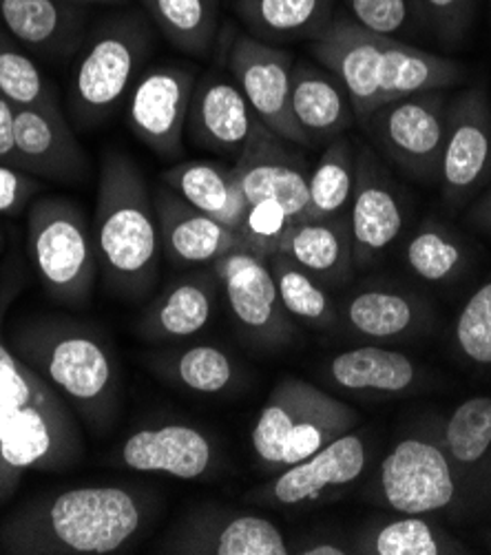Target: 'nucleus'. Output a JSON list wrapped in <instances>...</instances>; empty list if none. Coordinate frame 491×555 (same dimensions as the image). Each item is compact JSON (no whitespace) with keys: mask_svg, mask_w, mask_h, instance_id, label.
Instances as JSON below:
<instances>
[{"mask_svg":"<svg viewBox=\"0 0 491 555\" xmlns=\"http://www.w3.org/2000/svg\"><path fill=\"white\" fill-rule=\"evenodd\" d=\"M439 446L454 467H476L491 452V397L461 403L441 427Z\"/></svg>","mask_w":491,"mask_h":555,"instance_id":"nucleus-35","label":"nucleus"},{"mask_svg":"<svg viewBox=\"0 0 491 555\" xmlns=\"http://www.w3.org/2000/svg\"><path fill=\"white\" fill-rule=\"evenodd\" d=\"M0 27L44 61H67L80 51L87 27L85 5L72 0H0Z\"/></svg>","mask_w":491,"mask_h":555,"instance_id":"nucleus-22","label":"nucleus"},{"mask_svg":"<svg viewBox=\"0 0 491 555\" xmlns=\"http://www.w3.org/2000/svg\"><path fill=\"white\" fill-rule=\"evenodd\" d=\"M0 93L14 106L59 102V93L44 78L31 53L0 27Z\"/></svg>","mask_w":491,"mask_h":555,"instance_id":"nucleus-37","label":"nucleus"},{"mask_svg":"<svg viewBox=\"0 0 491 555\" xmlns=\"http://www.w3.org/2000/svg\"><path fill=\"white\" fill-rule=\"evenodd\" d=\"M367 465V448L361 434L348 431L306 461L275 474L270 482L253 489L248 498L261 507L303 509L333 501L354 485Z\"/></svg>","mask_w":491,"mask_h":555,"instance_id":"nucleus-10","label":"nucleus"},{"mask_svg":"<svg viewBox=\"0 0 491 555\" xmlns=\"http://www.w3.org/2000/svg\"><path fill=\"white\" fill-rule=\"evenodd\" d=\"M176 555H288L284 531L263 516L204 505L178 520L155 544Z\"/></svg>","mask_w":491,"mask_h":555,"instance_id":"nucleus-9","label":"nucleus"},{"mask_svg":"<svg viewBox=\"0 0 491 555\" xmlns=\"http://www.w3.org/2000/svg\"><path fill=\"white\" fill-rule=\"evenodd\" d=\"M359 423L357 412L321 387L286 376L259 410L253 425V452L266 474H277L323 450Z\"/></svg>","mask_w":491,"mask_h":555,"instance_id":"nucleus-6","label":"nucleus"},{"mask_svg":"<svg viewBox=\"0 0 491 555\" xmlns=\"http://www.w3.org/2000/svg\"><path fill=\"white\" fill-rule=\"evenodd\" d=\"M295 146L297 144L263 127L235 157L231 169L248 204L275 197L293 212L295 221H299L308 204L310 171Z\"/></svg>","mask_w":491,"mask_h":555,"instance_id":"nucleus-21","label":"nucleus"},{"mask_svg":"<svg viewBox=\"0 0 491 555\" xmlns=\"http://www.w3.org/2000/svg\"><path fill=\"white\" fill-rule=\"evenodd\" d=\"M301 268L323 282H341L352 263V240L348 219L295 221L284 250Z\"/></svg>","mask_w":491,"mask_h":555,"instance_id":"nucleus-28","label":"nucleus"},{"mask_svg":"<svg viewBox=\"0 0 491 555\" xmlns=\"http://www.w3.org/2000/svg\"><path fill=\"white\" fill-rule=\"evenodd\" d=\"M153 29L144 10L106 14L89 27L69 80L67 102L74 129H98L129 98L153 53Z\"/></svg>","mask_w":491,"mask_h":555,"instance_id":"nucleus-5","label":"nucleus"},{"mask_svg":"<svg viewBox=\"0 0 491 555\" xmlns=\"http://www.w3.org/2000/svg\"><path fill=\"white\" fill-rule=\"evenodd\" d=\"M489 5H491V0H489Z\"/></svg>","mask_w":491,"mask_h":555,"instance_id":"nucleus-48","label":"nucleus"},{"mask_svg":"<svg viewBox=\"0 0 491 555\" xmlns=\"http://www.w3.org/2000/svg\"><path fill=\"white\" fill-rule=\"evenodd\" d=\"M114 463L138 474L199 480L217 465L215 442L195 425L164 423L131 431L114 450Z\"/></svg>","mask_w":491,"mask_h":555,"instance_id":"nucleus-19","label":"nucleus"},{"mask_svg":"<svg viewBox=\"0 0 491 555\" xmlns=\"http://www.w3.org/2000/svg\"><path fill=\"white\" fill-rule=\"evenodd\" d=\"M295 227L293 212L275 197L250 202L237 229L244 248L263 259L284 250Z\"/></svg>","mask_w":491,"mask_h":555,"instance_id":"nucleus-38","label":"nucleus"},{"mask_svg":"<svg viewBox=\"0 0 491 555\" xmlns=\"http://www.w3.org/2000/svg\"><path fill=\"white\" fill-rule=\"evenodd\" d=\"M471 219H474V224H478L482 231H487L491 235V189L480 199V204L474 208Z\"/></svg>","mask_w":491,"mask_h":555,"instance_id":"nucleus-45","label":"nucleus"},{"mask_svg":"<svg viewBox=\"0 0 491 555\" xmlns=\"http://www.w3.org/2000/svg\"><path fill=\"white\" fill-rule=\"evenodd\" d=\"M5 341L93 436L116 425L122 410V372L98 327L67 314L36 312L5 323Z\"/></svg>","mask_w":491,"mask_h":555,"instance_id":"nucleus-2","label":"nucleus"},{"mask_svg":"<svg viewBox=\"0 0 491 555\" xmlns=\"http://www.w3.org/2000/svg\"><path fill=\"white\" fill-rule=\"evenodd\" d=\"M491 178V100L482 85L448 104L441 184L452 206L465 204Z\"/></svg>","mask_w":491,"mask_h":555,"instance_id":"nucleus-15","label":"nucleus"},{"mask_svg":"<svg viewBox=\"0 0 491 555\" xmlns=\"http://www.w3.org/2000/svg\"><path fill=\"white\" fill-rule=\"evenodd\" d=\"M290 108L310 146L333 142L354 125L352 102L341 82L321 65L299 61L290 76Z\"/></svg>","mask_w":491,"mask_h":555,"instance_id":"nucleus-24","label":"nucleus"},{"mask_svg":"<svg viewBox=\"0 0 491 555\" xmlns=\"http://www.w3.org/2000/svg\"><path fill=\"white\" fill-rule=\"evenodd\" d=\"M346 16L361 29L397 38L421 27L414 0H344Z\"/></svg>","mask_w":491,"mask_h":555,"instance_id":"nucleus-40","label":"nucleus"},{"mask_svg":"<svg viewBox=\"0 0 491 555\" xmlns=\"http://www.w3.org/2000/svg\"><path fill=\"white\" fill-rule=\"evenodd\" d=\"M261 129L263 122L231 74L212 69L197 78L186 118L193 146L235 159Z\"/></svg>","mask_w":491,"mask_h":555,"instance_id":"nucleus-18","label":"nucleus"},{"mask_svg":"<svg viewBox=\"0 0 491 555\" xmlns=\"http://www.w3.org/2000/svg\"><path fill=\"white\" fill-rule=\"evenodd\" d=\"M227 61L229 74L263 127L293 144L310 146L290 108L293 53L280 44L257 40L250 34H240L227 53Z\"/></svg>","mask_w":491,"mask_h":555,"instance_id":"nucleus-13","label":"nucleus"},{"mask_svg":"<svg viewBox=\"0 0 491 555\" xmlns=\"http://www.w3.org/2000/svg\"><path fill=\"white\" fill-rule=\"evenodd\" d=\"M405 208L399 186L370 146L357 151V178L350 199L352 263L365 268L384 255L401 235Z\"/></svg>","mask_w":491,"mask_h":555,"instance_id":"nucleus-16","label":"nucleus"},{"mask_svg":"<svg viewBox=\"0 0 491 555\" xmlns=\"http://www.w3.org/2000/svg\"><path fill=\"white\" fill-rule=\"evenodd\" d=\"M421 27L443 42H461L476 23L478 0H414Z\"/></svg>","mask_w":491,"mask_h":555,"instance_id":"nucleus-41","label":"nucleus"},{"mask_svg":"<svg viewBox=\"0 0 491 555\" xmlns=\"http://www.w3.org/2000/svg\"><path fill=\"white\" fill-rule=\"evenodd\" d=\"M3 246H5V233L0 229V253H3Z\"/></svg>","mask_w":491,"mask_h":555,"instance_id":"nucleus-47","label":"nucleus"},{"mask_svg":"<svg viewBox=\"0 0 491 555\" xmlns=\"http://www.w3.org/2000/svg\"><path fill=\"white\" fill-rule=\"evenodd\" d=\"M448 104L441 91H423L378 106L361 125L374 146L405 176L436 182L441 180Z\"/></svg>","mask_w":491,"mask_h":555,"instance_id":"nucleus-8","label":"nucleus"},{"mask_svg":"<svg viewBox=\"0 0 491 555\" xmlns=\"http://www.w3.org/2000/svg\"><path fill=\"white\" fill-rule=\"evenodd\" d=\"M344 317L363 337L395 339L418 323L421 310L408 295L395 291H363L346 301Z\"/></svg>","mask_w":491,"mask_h":555,"instance_id":"nucleus-33","label":"nucleus"},{"mask_svg":"<svg viewBox=\"0 0 491 555\" xmlns=\"http://www.w3.org/2000/svg\"><path fill=\"white\" fill-rule=\"evenodd\" d=\"M91 229L106 288L120 299H144L159 274V227L153 191L122 151L102 157Z\"/></svg>","mask_w":491,"mask_h":555,"instance_id":"nucleus-4","label":"nucleus"},{"mask_svg":"<svg viewBox=\"0 0 491 555\" xmlns=\"http://www.w3.org/2000/svg\"><path fill=\"white\" fill-rule=\"evenodd\" d=\"M456 346L467 361L491 365V280H487L465 304L454 327Z\"/></svg>","mask_w":491,"mask_h":555,"instance_id":"nucleus-39","label":"nucleus"},{"mask_svg":"<svg viewBox=\"0 0 491 555\" xmlns=\"http://www.w3.org/2000/svg\"><path fill=\"white\" fill-rule=\"evenodd\" d=\"M327 376L348 392L401 395L412 390L421 374L408 354L365 346L335 354L327 363Z\"/></svg>","mask_w":491,"mask_h":555,"instance_id":"nucleus-27","label":"nucleus"},{"mask_svg":"<svg viewBox=\"0 0 491 555\" xmlns=\"http://www.w3.org/2000/svg\"><path fill=\"white\" fill-rule=\"evenodd\" d=\"M295 553L299 555H348L352 553L348 546L339 542H327V540H312L308 544H301Z\"/></svg>","mask_w":491,"mask_h":555,"instance_id":"nucleus-44","label":"nucleus"},{"mask_svg":"<svg viewBox=\"0 0 491 555\" xmlns=\"http://www.w3.org/2000/svg\"><path fill=\"white\" fill-rule=\"evenodd\" d=\"M308 51L341 82L359 122L388 102L443 91L463 78L458 63L405 40L370 34L346 14H335Z\"/></svg>","mask_w":491,"mask_h":555,"instance_id":"nucleus-3","label":"nucleus"},{"mask_svg":"<svg viewBox=\"0 0 491 555\" xmlns=\"http://www.w3.org/2000/svg\"><path fill=\"white\" fill-rule=\"evenodd\" d=\"M210 268L250 341L263 348H280L295 337V323L282 306L268 259L235 250L210 263Z\"/></svg>","mask_w":491,"mask_h":555,"instance_id":"nucleus-14","label":"nucleus"},{"mask_svg":"<svg viewBox=\"0 0 491 555\" xmlns=\"http://www.w3.org/2000/svg\"><path fill=\"white\" fill-rule=\"evenodd\" d=\"M405 261L423 282L445 284L463 272L467 250L450 229L427 221L412 235L405 248Z\"/></svg>","mask_w":491,"mask_h":555,"instance_id":"nucleus-36","label":"nucleus"},{"mask_svg":"<svg viewBox=\"0 0 491 555\" xmlns=\"http://www.w3.org/2000/svg\"><path fill=\"white\" fill-rule=\"evenodd\" d=\"M27 253L49 299L67 308L91 301L100 263L80 204L67 195L36 197L27 206Z\"/></svg>","mask_w":491,"mask_h":555,"instance_id":"nucleus-7","label":"nucleus"},{"mask_svg":"<svg viewBox=\"0 0 491 555\" xmlns=\"http://www.w3.org/2000/svg\"><path fill=\"white\" fill-rule=\"evenodd\" d=\"M235 14L257 40H314L335 18V0H235Z\"/></svg>","mask_w":491,"mask_h":555,"instance_id":"nucleus-26","label":"nucleus"},{"mask_svg":"<svg viewBox=\"0 0 491 555\" xmlns=\"http://www.w3.org/2000/svg\"><path fill=\"white\" fill-rule=\"evenodd\" d=\"M268 266L282 306L293 319L316 330H327L339 321L337 308L333 299L327 297L323 284L295 259H290L286 253H277L268 257Z\"/></svg>","mask_w":491,"mask_h":555,"instance_id":"nucleus-32","label":"nucleus"},{"mask_svg":"<svg viewBox=\"0 0 491 555\" xmlns=\"http://www.w3.org/2000/svg\"><path fill=\"white\" fill-rule=\"evenodd\" d=\"M140 5L159 34L182 53L204 59L212 49L222 0H140Z\"/></svg>","mask_w":491,"mask_h":555,"instance_id":"nucleus-30","label":"nucleus"},{"mask_svg":"<svg viewBox=\"0 0 491 555\" xmlns=\"http://www.w3.org/2000/svg\"><path fill=\"white\" fill-rule=\"evenodd\" d=\"M72 3H78V5H118V3H125V0H72Z\"/></svg>","mask_w":491,"mask_h":555,"instance_id":"nucleus-46","label":"nucleus"},{"mask_svg":"<svg viewBox=\"0 0 491 555\" xmlns=\"http://www.w3.org/2000/svg\"><path fill=\"white\" fill-rule=\"evenodd\" d=\"M153 206L161 255L178 268H204L235 250H246L235 229L193 208L167 184H155Z\"/></svg>","mask_w":491,"mask_h":555,"instance_id":"nucleus-20","label":"nucleus"},{"mask_svg":"<svg viewBox=\"0 0 491 555\" xmlns=\"http://www.w3.org/2000/svg\"><path fill=\"white\" fill-rule=\"evenodd\" d=\"M14 166L38 180L82 182L89 157L59 102L16 106Z\"/></svg>","mask_w":491,"mask_h":555,"instance_id":"nucleus-17","label":"nucleus"},{"mask_svg":"<svg viewBox=\"0 0 491 555\" xmlns=\"http://www.w3.org/2000/svg\"><path fill=\"white\" fill-rule=\"evenodd\" d=\"M146 365L159 378L195 395H222L237 378L233 357L222 348L206 344L151 352Z\"/></svg>","mask_w":491,"mask_h":555,"instance_id":"nucleus-29","label":"nucleus"},{"mask_svg":"<svg viewBox=\"0 0 491 555\" xmlns=\"http://www.w3.org/2000/svg\"><path fill=\"white\" fill-rule=\"evenodd\" d=\"M159 180L193 208L229 229H240L248 202L229 166L210 159H186L164 171Z\"/></svg>","mask_w":491,"mask_h":555,"instance_id":"nucleus-25","label":"nucleus"},{"mask_svg":"<svg viewBox=\"0 0 491 555\" xmlns=\"http://www.w3.org/2000/svg\"><path fill=\"white\" fill-rule=\"evenodd\" d=\"M40 191L42 184L38 178L16 169V166L0 164V215L23 212Z\"/></svg>","mask_w":491,"mask_h":555,"instance_id":"nucleus-42","label":"nucleus"},{"mask_svg":"<svg viewBox=\"0 0 491 555\" xmlns=\"http://www.w3.org/2000/svg\"><path fill=\"white\" fill-rule=\"evenodd\" d=\"M14 116H16V106L0 93V164H10V166H14L16 162Z\"/></svg>","mask_w":491,"mask_h":555,"instance_id":"nucleus-43","label":"nucleus"},{"mask_svg":"<svg viewBox=\"0 0 491 555\" xmlns=\"http://www.w3.org/2000/svg\"><path fill=\"white\" fill-rule=\"evenodd\" d=\"M220 280L210 266L186 272L164 288L135 323V335L146 344H176L202 332L217 304Z\"/></svg>","mask_w":491,"mask_h":555,"instance_id":"nucleus-23","label":"nucleus"},{"mask_svg":"<svg viewBox=\"0 0 491 555\" xmlns=\"http://www.w3.org/2000/svg\"><path fill=\"white\" fill-rule=\"evenodd\" d=\"M354 553L370 555H450L463 553V544L456 542L448 531L434 527L421 516H408L380 525L365 533Z\"/></svg>","mask_w":491,"mask_h":555,"instance_id":"nucleus-34","label":"nucleus"},{"mask_svg":"<svg viewBox=\"0 0 491 555\" xmlns=\"http://www.w3.org/2000/svg\"><path fill=\"white\" fill-rule=\"evenodd\" d=\"M195 69L161 63L142 72L127 102L131 133L155 155L178 159L184 155L189 106L195 91Z\"/></svg>","mask_w":491,"mask_h":555,"instance_id":"nucleus-12","label":"nucleus"},{"mask_svg":"<svg viewBox=\"0 0 491 555\" xmlns=\"http://www.w3.org/2000/svg\"><path fill=\"white\" fill-rule=\"evenodd\" d=\"M155 518V495L138 485H82L18 503L0 520V553L114 555L133 548Z\"/></svg>","mask_w":491,"mask_h":555,"instance_id":"nucleus-1","label":"nucleus"},{"mask_svg":"<svg viewBox=\"0 0 491 555\" xmlns=\"http://www.w3.org/2000/svg\"><path fill=\"white\" fill-rule=\"evenodd\" d=\"M456 491L454 463L429 438L399 440L378 469L380 501L405 516L443 512L456 503Z\"/></svg>","mask_w":491,"mask_h":555,"instance_id":"nucleus-11","label":"nucleus"},{"mask_svg":"<svg viewBox=\"0 0 491 555\" xmlns=\"http://www.w3.org/2000/svg\"><path fill=\"white\" fill-rule=\"evenodd\" d=\"M357 178V151L346 135L327 142L308 176V204L299 221L344 217Z\"/></svg>","mask_w":491,"mask_h":555,"instance_id":"nucleus-31","label":"nucleus"}]
</instances>
